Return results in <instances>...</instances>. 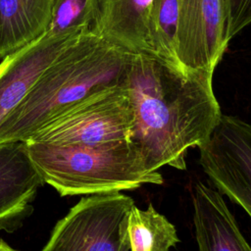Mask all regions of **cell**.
Instances as JSON below:
<instances>
[{
	"label": "cell",
	"instance_id": "6da1fadb",
	"mask_svg": "<svg viewBox=\"0 0 251 251\" xmlns=\"http://www.w3.org/2000/svg\"><path fill=\"white\" fill-rule=\"evenodd\" d=\"M124 85L132 111L128 141L146 171L185 170L188 149L206 142L223 115L213 75L139 53L131 55Z\"/></svg>",
	"mask_w": 251,
	"mask_h": 251
},
{
	"label": "cell",
	"instance_id": "7a4b0ae2",
	"mask_svg": "<svg viewBox=\"0 0 251 251\" xmlns=\"http://www.w3.org/2000/svg\"><path fill=\"white\" fill-rule=\"evenodd\" d=\"M131 55L91 29L79 34L0 126V143L25 142L92 94L123 85Z\"/></svg>",
	"mask_w": 251,
	"mask_h": 251
},
{
	"label": "cell",
	"instance_id": "3957f363",
	"mask_svg": "<svg viewBox=\"0 0 251 251\" xmlns=\"http://www.w3.org/2000/svg\"><path fill=\"white\" fill-rule=\"evenodd\" d=\"M25 143L43 182L61 196L109 193L164 181L160 172L146 171L128 139L97 144Z\"/></svg>",
	"mask_w": 251,
	"mask_h": 251
},
{
	"label": "cell",
	"instance_id": "277c9868",
	"mask_svg": "<svg viewBox=\"0 0 251 251\" xmlns=\"http://www.w3.org/2000/svg\"><path fill=\"white\" fill-rule=\"evenodd\" d=\"M133 205L121 191L83 197L56 224L40 251H130L127 218Z\"/></svg>",
	"mask_w": 251,
	"mask_h": 251
},
{
	"label": "cell",
	"instance_id": "5b68a950",
	"mask_svg": "<svg viewBox=\"0 0 251 251\" xmlns=\"http://www.w3.org/2000/svg\"><path fill=\"white\" fill-rule=\"evenodd\" d=\"M131 123V106L123 84L92 94L27 141L60 145L119 141L128 139Z\"/></svg>",
	"mask_w": 251,
	"mask_h": 251
},
{
	"label": "cell",
	"instance_id": "8992f818",
	"mask_svg": "<svg viewBox=\"0 0 251 251\" xmlns=\"http://www.w3.org/2000/svg\"><path fill=\"white\" fill-rule=\"evenodd\" d=\"M199 149V164L222 194L251 218V124L223 114Z\"/></svg>",
	"mask_w": 251,
	"mask_h": 251
},
{
	"label": "cell",
	"instance_id": "52a82bcc",
	"mask_svg": "<svg viewBox=\"0 0 251 251\" xmlns=\"http://www.w3.org/2000/svg\"><path fill=\"white\" fill-rule=\"evenodd\" d=\"M177 6L179 66L214 75L229 42L226 0H177Z\"/></svg>",
	"mask_w": 251,
	"mask_h": 251
},
{
	"label": "cell",
	"instance_id": "ba28073f",
	"mask_svg": "<svg viewBox=\"0 0 251 251\" xmlns=\"http://www.w3.org/2000/svg\"><path fill=\"white\" fill-rule=\"evenodd\" d=\"M82 32L53 33L2 58L0 63V126L23 102L46 69Z\"/></svg>",
	"mask_w": 251,
	"mask_h": 251
},
{
	"label": "cell",
	"instance_id": "9c48e42d",
	"mask_svg": "<svg viewBox=\"0 0 251 251\" xmlns=\"http://www.w3.org/2000/svg\"><path fill=\"white\" fill-rule=\"evenodd\" d=\"M43 183L25 142L0 143V230L14 232L24 225Z\"/></svg>",
	"mask_w": 251,
	"mask_h": 251
},
{
	"label": "cell",
	"instance_id": "30bf717a",
	"mask_svg": "<svg viewBox=\"0 0 251 251\" xmlns=\"http://www.w3.org/2000/svg\"><path fill=\"white\" fill-rule=\"evenodd\" d=\"M198 251H251L223 195L197 181L191 192Z\"/></svg>",
	"mask_w": 251,
	"mask_h": 251
},
{
	"label": "cell",
	"instance_id": "8fae6325",
	"mask_svg": "<svg viewBox=\"0 0 251 251\" xmlns=\"http://www.w3.org/2000/svg\"><path fill=\"white\" fill-rule=\"evenodd\" d=\"M152 0H98L91 30L131 54H153L150 36Z\"/></svg>",
	"mask_w": 251,
	"mask_h": 251
},
{
	"label": "cell",
	"instance_id": "7c38bea8",
	"mask_svg": "<svg viewBox=\"0 0 251 251\" xmlns=\"http://www.w3.org/2000/svg\"><path fill=\"white\" fill-rule=\"evenodd\" d=\"M53 0H0V58L48 30Z\"/></svg>",
	"mask_w": 251,
	"mask_h": 251
},
{
	"label": "cell",
	"instance_id": "4fadbf2b",
	"mask_svg": "<svg viewBox=\"0 0 251 251\" xmlns=\"http://www.w3.org/2000/svg\"><path fill=\"white\" fill-rule=\"evenodd\" d=\"M127 235L130 251H170L179 242L175 226L151 203L145 210L131 207Z\"/></svg>",
	"mask_w": 251,
	"mask_h": 251
},
{
	"label": "cell",
	"instance_id": "5bb4252c",
	"mask_svg": "<svg viewBox=\"0 0 251 251\" xmlns=\"http://www.w3.org/2000/svg\"><path fill=\"white\" fill-rule=\"evenodd\" d=\"M177 0H152L150 36L154 56L179 66L176 58Z\"/></svg>",
	"mask_w": 251,
	"mask_h": 251
},
{
	"label": "cell",
	"instance_id": "9a60e30c",
	"mask_svg": "<svg viewBox=\"0 0 251 251\" xmlns=\"http://www.w3.org/2000/svg\"><path fill=\"white\" fill-rule=\"evenodd\" d=\"M98 0H53L47 31L79 33L89 30L96 18Z\"/></svg>",
	"mask_w": 251,
	"mask_h": 251
},
{
	"label": "cell",
	"instance_id": "2e32d148",
	"mask_svg": "<svg viewBox=\"0 0 251 251\" xmlns=\"http://www.w3.org/2000/svg\"><path fill=\"white\" fill-rule=\"evenodd\" d=\"M227 39L230 41L251 24V0H226Z\"/></svg>",
	"mask_w": 251,
	"mask_h": 251
},
{
	"label": "cell",
	"instance_id": "e0dca14e",
	"mask_svg": "<svg viewBox=\"0 0 251 251\" xmlns=\"http://www.w3.org/2000/svg\"><path fill=\"white\" fill-rule=\"evenodd\" d=\"M0 251H18V250L14 249L13 247H11L9 244H7L4 240L0 238Z\"/></svg>",
	"mask_w": 251,
	"mask_h": 251
}]
</instances>
